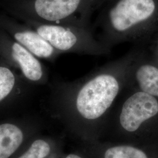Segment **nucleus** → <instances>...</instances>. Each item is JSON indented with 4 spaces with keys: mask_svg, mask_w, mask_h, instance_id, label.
Returning <instances> with one entry per match:
<instances>
[{
    "mask_svg": "<svg viewBox=\"0 0 158 158\" xmlns=\"http://www.w3.org/2000/svg\"><path fill=\"white\" fill-rule=\"evenodd\" d=\"M15 38L34 55L40 57L51 56L53 52V46L40 35L33 32H18Z\"/></svg>",
    "mask_w": 158,
    "mask_h": 158,
    "instance_id": "nucleus-8",
    "label": "nucleus"
},
{
    "mask_svg": "<svg viewBox=\"0 0 158 158\" xmlns=\"http://www.w3.org/2000/svg\"><path fill=\"white\" fill-rule=\"evenodd\" d=\"M80 0H36L35 8L43 19L55 21L70 15L77 8Z\"/></svg>",
    "mask_w": 158,
    "mask_h": 158,
    "instance_id": "nucleus-4",
    "label": "nucleus"
},
{
    "mask_svg": "<svg viewBox=\"0 0 158 158\" xmlns=\"http://www.w3.org/2000/svg\"><path fill=\"white\" fill-rule=\"evenodd\" d=\"M118 90V83L114 76H98L79 91L76 100L77 110L85 118H98L111 106Z\"/></svg>",
    "mask_w": 158,
    "mask_h": 158,
    "instance_id": "nucleus-1",
    "label": "nucleus"
},
{
    "mask_svg": "<svg viewBox=\"0 0 158 158\" xmlns=\"http://www.w3.org/2000/svg\"><path fill=\"white\" fill-rule=\"evenodd\" d=\"M104 158H148L141 150L130 146H117L108 149Z\"/></svg>",
    "mask_w": 158,
    "mask_h": 158,
    "instance_id": "nucleus-10",
    "label": "nucleus"
},
{
    "mask_svg": "<svg viewBox=\"0 0 158 158\" xmlns=\"http://www.w3.org/2000/svg\"><path fill=\"white\" fill-rule=\"evenodd\" d=\"M158 113L156 99L145 92H138L125 102L120 114V123L126 131L134 132L145 121Z\"/></svg>",
    "mask_w": 158,
    "mask_h": 158,
    "instance_id": "nucleus-2",
    "label": "nucleus"
},
{
    "mask_svg": "<svg viewBox=\"0 0 158 158\" xmlns=\"http://www.w3.org/2000/svg\"><path fill=\"white\" fill-rule=\"evenodd\" d=\"M37 32L51 45L62 51L71 49L77 42V38L72 31L59 26L42 25Z\"/></svg>",
    "mask_w": 158,
    "mask_h": 158,
    "instance_id": "nucleus-5",
    "label": "nucleus"
},
{
    "mask_svg": "<svg viewBox=\"0 0 158 158\" xmlns=\"http://www.w3.org/2000/svg\"><path fill=\"white\" fill-rule=\"evenodd\" d=\"M155 9L153 0H120L110 13L113 28L122 32L149 18Z\"/></svg>",
    "mask_w": 158,
    "mask_h": 158,
    "instance_id": "nucleus-3",
    "label": "nucleus"
},
{
    "mask_svg": "<svg viewBox=\"0 0 158 158\" xmlns=\"http://www.w3.org/2000/svg\"><path fill=\"white\" fill-rule=\"evenodd\" d=\"M15 84V77L8 68L0 67V102L11 91Z\"/></svg>",
    "mask_w": 158,
    "mask_h": 158,
    "instance_id": "nucleus-11",
    "label": "nucleus"
},
{
    "mask_svg": "<svg viewBox=\"0 0 158 158\" xmlns=\"http://www.w3.org/2000/svg\"><path fill=\"white\" fill-rule=\"evenodd\" d=\"M22 131L15 125H0V158H9L21 145Z\"/></svg>",
    "mask_w": 158,
    "mask_h": 158,
    "instance_id": "nucleus-7",
    "label": "nucleus"
},
{
    "mask_svg": "<svg viewBox=\"0 0 158 158\" xmlns=\"http://www.w3.org/2000/svg\"><path fill=\"white\" fill-rule=\"evenodd\" d=\"M13 56L19 63L25 76L32 81H38L42 76V70L39 61L31 53L17 43L12 46Z\"/></svg>",
    "mask_w": 158,
    "mask_h": 158,
    "instance_id": "nucleus-6",
    "label": "nucleus"
},
{
    "mask_svg": "<svg viewBox=\"0 0 158 158\" xmlns=\"http://www.w3.org/2000/svg\"><path fill=\"white\" fill-rule=\"evenodd\" d=\"M50 146L46 142L38 139L34 141L28 150L18 158H45L50 152Z\"/></svg>",
    "mask_w": 158,
    "mask_h": 158,
    "instance_id": "nucleus-12",
    "label": "nucleus"
},
{
    "mask_svg": "<svg viewBox=\"0 0 158 158\" xmlns=\"http://www.w3.org/2000/svg\"><path fill=\"white\" fill-rule=\"evenodd\" d=\"M66 158H81L79 156L74 154H70Z\"/></svg>",
    "mask_w": 158,
    "mask_h": 158,
    "instance_id": "nucleus-13",
    "label": "nucleus"
},
{
    "mask_svg": "<svg viewBox=\"0 0 158 158\" xmlns=\"http://www.w3.org/2000/svg\"><path fill=\"white\" fill-rule=\"evenodd\" d=\"M136 79L143 92L158 97V69L151 65H143L137 70Z\"/></svg>",
    "mask_w": 158,
    "mask_h": 158,
    "instance_id": "nucleus-9",
    "label": "nucleus"
}]
</instances>
